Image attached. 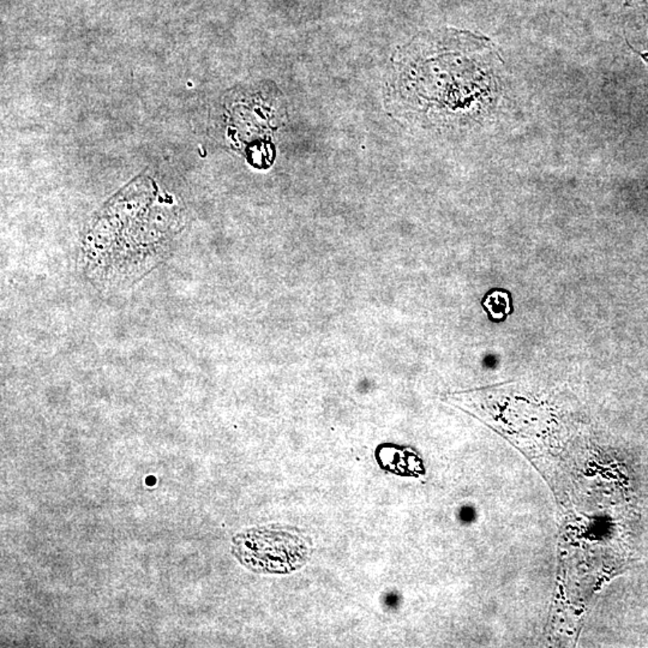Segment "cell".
<instances>
[{"mask_svg": "<svg viewBox=\"0 0 648 648\" xmlns=\"http://www.w3.org/2000/svg\"><path fill=\"white\" fill-rule=\"evenodd\" d=\"M477 36L446 33L414 42L396 63L399 96L435 124L476 122L501 96L500 64Z\"/></svg>", "mask_w": 648, "mask_h": 648, "instance_id": "cell-1", "label": "cell"}, {"mask_svg": "<svg viewBox=\"0 0 648 648\" xmlns=\"http://www.w3.org/2000/svg\"><path fill=\"white\" fill-rule=\"evenodd\" d=\"M461 517L464 520H472V519L474 517L473 509H471V508H466V509L462 510Z\"/></svg>", "mask_w": 648, "mask_h": 648, "instance_id": "cell-2", "label": "cell"}]
</instances>
